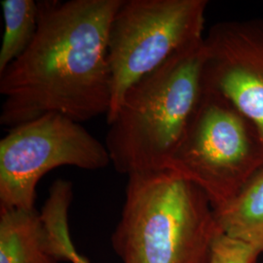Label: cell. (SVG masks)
Listing matches in <instances>:
<instances>
[{"mask_svg":"<svg viewBox=\"0 0 263 263\" xmlns=\"http://www.w3.org/2000/svg\"><path fill=\"white\" fill-rule=\"evenodd\" d=\"M122 1H38L33 40L0 74L2 126L12 129L47 113L79 123L107 115L108 32Z\"/></svg>","mask_w":263,"mask_h":263,"instance_id":"1","label":"cell"},{"mask_svg":"<svg viewBox=\"0 0 263 263\" xmlns=\"http://www.w3.org/2000/svg\"><path fill=\"white\" fill-rule=\"evenodd\" d=\"M223 234L207 194L170 171L128 176L111 246L122 263H210Z\"/></svg>","mask_w":263,"mask_h":263,"instance_id":"2","label":"cell"},{"mask_svg":"<svg viewBox=\"0 0 263 263\" xmlns=\"http://www.w3.org/2000/svg\"><path fill=\"white\" fill-rule=\"evenodd\" d=\"M205 60L203 39L171 57L127 91L107 121L104 143L118 173L167 170L203 94Z\"/></svg>","mask_w":263,"mask_h":263,"instance_id":"3","label":"cell"},{"mask_svg":"<svg viewBox=\"0 0 263 263\" xmlns=\"http://www.w3.org/2000/svg\"><path fill=\"white\" fill-rule=\"evenodd\" d=\"M263 169V141L254 123L224 96L204 89L167 170L201 188L221 207Z\"/></svg>","mask_w":263,"mask_h":263,"instance_id":"4","label":"cell"},{"mask_svg":"<svg viewBox=\"0 0 263 263\" xmlns=\"http://www.w3.org/2000/svg\"><path fill=\"white\" fill-rule=\"evenodd\" d=\"M207 0H123L110 24L107 58L113 118L133 85L204 39Z\"/></svg>","mask_w":263,"mask_h":263,"instance_id":"5","label":"cell"},{"mask_svg":"<svg viewBox=\"0 0 263 263\" xmlns=\"http://www.w3.org/2000/svg\"><path fill=\"white\" fill-rule=\"evenodd\" d=\"M110 163L105 144L63 114L21 124L0 141V211L35 209L38 182L52 170L97 171Z\"/></svg>","mask_w":263,"mask_h":263,"instance_id":"6","label":"cell"},{"mask_svg":"<svg viewBox=\"0 0 263 263\" xmlns=\"http://www.w3.org/2000/svg\"><path fill=\"white\" fill-rule=\"evenodd\" d=\"M203 87L224 96L263 141V19L217 23L204 38Z\"/></svg>","mask_w":263,"mask_h":263,"instance_id":"7","label":"cell"},{"mask_svg":"<svg viewBox=\"0 0 263 263\" xmlns=\"http://www.w3.org/2000/svg\"><path fill=\"white\" fill-rule=\"evenodd\" d=\"M0 263H61L36 209L0 211Z\"/></svg>","mask_w":263,"mask_h":263,"instance_id":"8","label":"cell"},{"mask_svg":"<svg viewBox=\"0 0 263 263\" xmlns=\"http://www.w3.org/2000/svg\"><path fill=\"white\" fill-rule=\"evenodd\" d=\"M215 210L224 235L263 253V169L250 179L241 191Z\"/></svg>","mask_w":263,"mask_h":263,"instance_id":"9","label":"cell"},{"mask_svg":"<svg viewBox=\"0 0 263 263\" xmlns=\"http://www.w3.org/2000/svg\"><path fill=\"white\" fill-rule=\"evenodd\" d=\"M72 199L73 185L70 181L58 179L50 187L49 196L40 212L50 249L61 263H91L77 252L70 237L68 213Z\"/></svg>","mask_w":263,"mask_h":263,"instance_id":"10","label":"cell"},{"mask_svg":"<svg viewBox=\"0 0 263 263\" xmlns=\"http://www.w3.org/2000/svg\"><path fill=\"white\" fill-rule=\"evenodd\" d=\"M4 32L0 49V74L30 45L38 26V4L33 0L1 1Z\"/></svg>","mask_w":263,"mask_h":263,"instance_id":"11","label":"cell"},{"mask_svg":"<svg viewBox=\"0 0 263 263\" xmlns=\"http://www.w3.org/2000/svg\"><path fill=\"white\" fill-rule=\"evenodd\" d=\"M259 255L249 245L221 234L215 243L210 263H256Z\"/></svg>","mask_w":263,"mask_h":263,"instance_id":"12","label":"cell"}]
</instances>
